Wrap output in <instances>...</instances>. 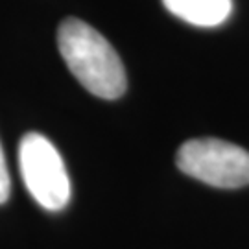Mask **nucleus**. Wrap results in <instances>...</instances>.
Instances as JSON below:
<instances>
[{"label": "nucleus", "mask_w": 249, "mask_h": 249, "mask_svg": "<svg viewBox=\"0 0 249 249\" xmlns=\"http://www.w3.org/2000/svg\"><path fill=\"white\" fill-rule=\"evenodd\" d=\"M57 48L69 71L90 94L115 100L125 92L122 59L106 37L81 18L69 17L59 24Z\"/></svg>", "instance_id": "obj_1"}, {"label": "nucleus", "mask_w": 249, "mask_h": 249, "mask_svg": "<svg viewBox=\"0 0 249 249\" xmlns=\"http://www.w3.org/2000/svg\"><path fill=\"white\" fill-rule=\"evenodd\" d=\"M18 170L28 192L46 211H61L71 201V179L61 155L45 135L26 133L18 144Z\"/></svg>", "instance_id": "obj_2"}, {"label": "nucleus", "mask_w": 249, "mask_h": 249, "mask_svg": "<svg viewBox=\"0 0 249 249\" xmlns=\"http://www.w3.org/2000/svg\"><path fill=\"white\" fill-rule=\"evenodd\" d=\"M178 168L216 188L249 185V151L222 139H190L178 150Z\"/></svg>", "instance_id": "obj_3"}, {"label": "nucleus", "mask_w": 249, "mask_h": 249, "mask_svg": "<svg viewBox=\"0 0 249 249\" xmlns=\"http://www.w3.org/2000/svg\"><path fill=\"white\" fill-rule=\"evenodd\" d=\"M162 4L172 15L201 28L220 26L232 11V0H162Z\"/></svg>", "instance_id": "obj_4"}, {"label": "nucleus", "mask_w": 249, "mask_h": 249, "mask_svg": "<svg viewBox=\"0 0 249 249\" xmlns=\"http://www.w3.org/2000/svg\"><path fill=\"white\" fill-rule=\"evenodd\" d=\"M11 192V181H9L8 164H6V157H4V150L0 144V205L6 203Z\"/></svg>", "instance_id": "obj_5"}]
</instances>
